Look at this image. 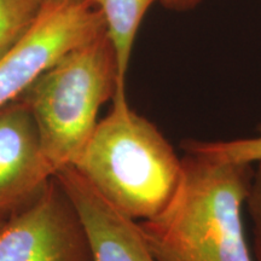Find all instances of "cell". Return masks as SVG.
<instances>
[{"label":"cell","mask_w":261,"mask_h":261,"mask_svg":"<svg viewBox=\"0 0 261 261\" xmlns=\"http://www.w3.org/2000/svg\"><path fill=\"white\" fill-rule=\"evenodd\" d=\"M179 187L165 210L139 221L159 261H254L243 212L255 165L184 151Z\"/></svg>","instance_id":"cell-1"},{"label":"cell","mask_w":261,"mask_h":261,"mask_svg":"<svg viewBox=\"0 0 261 261\" xmlns=\"http://www.w3.org/2000/svg\"><path fill=\"white\" fill-rule=\"evenodd\" d=\"M73 167L110 203L148 220L165 210L179 187L182 161L167 138L116 90Z\"/></svg>","instance_id":"cell-2"},{"label":"cell","mask_w":261,"mask_h":261,"mask_svg":"<svg viewBox=\"0 0 261 261\" xmlns=\"http://www.w3.org/2000/svg\"><path fill=\"white\" fill-rule=\"evenodd\" d=\"M116 90L121 89L115 54L104 33L68 51L19 96L34 117L54 175L75 162Z\"/></svg>","instance_id":"cell-3"},{"label":"cell","mask_w":261,"mask_h":261,"mask_svg":"<svg viewBox=\"0 0 261 261\" xmlns=\"http://www.w3.org/2000/svg\"><path fill=\"white\" fill-rule=\"evenodd\" d=\"M0 261H91L79 215L55 177L0 226Z\"/></svg>","instance_id":"cell-4"},{"label":"cell","mask_w":261,"mask_h":261,"mask_svg":"<svg viewBox=\"0 0 261 261\" xmlns=\"http://www.w3.org/2000/svg\"><path fill=\"white\" fill-rule=\"evenodd\" d=\"M107 33L90 2L46 6L34 28L0 57V107L16 99L68 51Z\"/></svg>","instance_id":"cell-5"},{"label":"cell","mask_w":261,"mask_h":261,"mask_svg":"<svg viewBox=\"0 0 261 261\" xmlns=\"http://www.w3.org/2000/svg\"><path fill=\"white\" fill-rule=\"evenodd\" d=\"M73 203L89 242L91 261H159L139 221L123 213L73 166L54 175Z\"/></svg>","instance_id":"cell-6"},{"label":"cell","mask_w":261,"mask_h":261,"mask_svg":"<svg viewBox=\"0 0 261 261\" xmlns=\"http://www.w3.org/2000/svg\"><path fill=\"white\" fill-rule=\"evenodd\" d=\"M52 177L27 104L18 97L0 107V207L18 208Z\"/></svg>","instance_id":"cell-7"},{"label":"cell","mask_w":261,"mask_h":261,"mask_svg":"<svg viewBox=\"0 0 261 261\" xmlns=\"http://www.w3.org/2000/svg\"><path fill=\"white\" fill-rule=\"evenodd\" d=\"M103 16L107 35L114 48L119 87L126 90V77L137 33L151 4L159 0H89Z\"/></svg>","instance_id":"cell-8"},{"label":"cell","mask_w":261,"mask_h":261,"mask_svg":"<svg viewBox=\"0 0 261 261\" xmlns=\"http://www.w3.org/2000/svg\"><path fill=\"white\" fill-rule=\"evenodd\" d=\"M45 9V0H0V57L34 28Z\"/></svg>","instance_id":"cell-9"},{"label":"cell","mask_w":261,"mask_h":261,"mask_svg":"<svg viewBox=\"0 0 261 261\" xmlns=\"http://www.w3.org/2000/svg\"><path fill=\"white\" fill-rule=\"evenodd\" d=\"M184 151H195L213 158L256 165L261 162V125L256 135L224 140H200L188 138L180 143Z\"/></svg>","instance_id":"cell-10"},{"label":"cell","mask_w":261,"mask_h":261,"mask_svg":"<svg viewBox=\"0 0 261 261\" xmlns=\"http://www.w3.org/2000/svg\"><path fill=\"white\" fill-rule=\"evenodd\" d=\"M246 211L253 226L252 252L254 261H261V162L255 165L253 180L247 196Z\"/></svg>","instance_id":"cell-11"},{"label":"cell","mask_w":261,"mask_h":261,"mask_svg":"<svg viewBox=\"0 0 261 261\" xmlns=\"http://www.w3.org/2000/svg\"><path fill=\"white\" fill-rule=\"evenodd\" d=\"M162 6L172 11H188L197 6L202 0H159Z\"/></svg>","instance_id":"cell-12"},{"label":"cell","mask_w":261,"mask_h":261,"mask_svg":"<svg viewBox=\"0 0 261 261\" xmlns=\"http://www.w3.org/2000/svg\"><path fill=\"white\" fill-rule=\"evenodd\" d=\"M84 2H89V0H45V4L46 6H64L79 4V3Z\"/></svg>","instance_id":"cell-13"},{"label":"cell","mask_w":261,"mask_h":261,"mask_svg":"<svg viewBox=\"0 0 261 261\" xmlns=\"http://www.w3.org/2000/svg\"><path fill=\"white\" fill-rule=\"evenodd\" d=\"M17 208H10V207H0V226L9 219V217L14 213V211Z\"/></svg>","instance_id":"cell-14"}]
</instances>
